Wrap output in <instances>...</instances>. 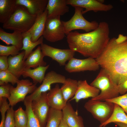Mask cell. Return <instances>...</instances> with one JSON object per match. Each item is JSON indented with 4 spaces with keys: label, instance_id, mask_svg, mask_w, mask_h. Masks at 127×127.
I'll use <instances>...</instances> for the list:
<instances>
[{
    "label": "cell",
    "instance_id": "1",
    "mask_svg": "<svg viewBox=\"0 0 127 127\" xmlns=\"http://www.w3.org/2000/svg\"><path fill=\"white\" fill-rule=\"evenodd\" d=\"M69 49L84 56L96 59L107 45L110 39L108 24L100 22L98 27L90 32L71 31L66 35Z\"/></svg>",
    "mask_w": 127,
    "mask_h": 127
},
{
    "label": "cell",
    "instance_id": "2",
    "mask_svg": "<svg viewBox=\"0 0 127 127\" xmlns=\"http://www.w3.org/2000/svg\"><path fill=\"white\" fill-rule=\"evenodd\" d=\"M100 66L110 74L118 85L127 79V40L121 43L110 39L96 59Z\"/></svg>",
    "mask_w": 127,
    "mask_h": 127
},
{
    "label": "cell",
    "instance_id": "3",
    "mask_svg": "<svg viewBox=\"0 0 127 127\" xmlns=\"http://www.w3.org/2000/svg\"><path fill=\"white\" fill-rule=\"evenodd\" d=\"M37 17L30 13L24 6L17 5L16 9L9 18L3 24V27L22 33L30 29Z\"/></svg>",
    "mask_w": 127,
    "mask_h": 127
},
{
    "label": "cell",
    "instance_id": "4",
    "mask_svg": "<svg viewBox=\"0 0 127 127\" xmlns=\"http://www.w3.org/2000/svg\"><path fill=\"white\" fill-rule=\"evenodd\" d=\"M90 85L100 91L98 96L91 98L92 100L104 101L119 96L118 85L113 81L109 73L102 68Z\"/></svg>",
    "mask_w": 127,
    "mask_h": 127
},
{
    "label": "cell",
    "instance_id": "5",
    "mask_svg": "<svg viewBox=\"0 0 127 127\" xmlns=\"http://www.w3.org/2000/svg\"><path fill=\"white\" fill-rule=\"evenodd\" d=\"M75 13L68 21H62L64 32L66 35L75 30H82L87 32L93 31L98 26L99 24L95 21L89 22L83 17V8L79 7H74Z\"/></svg>",
    "mask_w": 127,
    "mask_h": 127
},
{
    "label": "cell",
    "instance_id": "6",
    "mask_svg": "<svg viewBox=\"0 0 127 127\" xmlns=\"http://www.w3.org/2000/svg\"><path fill=\"white\" fill-rule=\"evenodd\" d=\"M114 104L105 101L91 99L85 104L84 107L95 119L102 123L110 117L114 111Z\"/></svg>",
    "mask_w": 127,
    "mask_h": 127
},
{
    "label": "cell",
    "instance_id": "7",
    "mask_svg": "<svg viewBox=\"0 0 127 127\" xmlns=\"http://www.w3.org/2000/svg\"><path fill=\"white\" fill-rule=\"evenodd\" d=\"M16 87L11 86L10 95L8 99L9 104L13 107L18 103L24 101L28 94L32 93L36 89L37 83H33L28 79L18 80Z\"/></svg>",
    "mask_w": 127,
    "mask_h": 127
},
{
    "label": "cell",
    "instance_id": "8",
    "mask_svg": "<svg viewBox=\"0 0 127 127\" xmlns=\"http://www.w3.org/2000/svg\"><path fill=\"white\" fill-rule=\"evenodd\" d=\"M66 35L60 16L47 17L43 35L44 38L49 42H55L63 40Z\"/></svg>",
    "mask_w": 127,
    "mask_h": 127
},
{
    "label": "cell",
    "instance_id": "9",
    "mask_svg": "<svg viewBox=\"0 0 127 127\" xmlns=\"http://www.w3.org/2000/svg\"><path fill=\"white\" fill-rule=\"evenodd\" d=\"M66 79L64 76L54 71H51L46 75L42 84L33 93L27 96L25 99L32 101L36 99L42 93L49 91L51 89L52 84L55 83L64 84Z\"/></svg>",
    "mask_w": 127,
    "mask_h": 127
},
{
    "label": "cell",
    "instance_id": "10",
    "mask_svg": "<svg viewBox=\"0 0 127 127\" xmlns=\"http://www.w3.org/2000/svg\"><path fill=\"white\" fill-rule=\"evenodd\" d=\"M65 66V70L69 73L95 71L100 66L96 59L91 57L82 59L73 57Z\"/></svg>",
    "mask_w": 127,
    "mask_h": 127
},
{
    "label": "cell",
    "instance_id": "11",
    "mask_svg": "<svg viewBox=\"0 0 127 127\" xmlns=\"http://www.w3.org/2000/svg\"><path fill=\"white\" fill-rule=\"evenodd\" d=\"M42 52L45 56H48L58 62L60 65H65L66 63L73 57L75 52L69 49H61L43 43L41 44Z\"/></svg>",
    "mask_w": 127,
    "mask_h": 127
},
{
    "label": "cell",
    "instance_id": "12",
    "mask_svg": "<svg viewBox=\"0 0 127 127\" xmlns=\"http://www.w3.org/2000/svg\"><path fill=\"white\" fill-rule=\"evenodd\" d=\"M47 92H43L32 102L33 111L42 127H45L50 107L47 99Z\"/></svg>",
    "mask_w": 127,
    "mask_h": 127
},
{
    "label": "cell",
    "instance_id": "13",
    "mask_svg": "<svg viewBox=\"0 0 127 127\" xmlns=\"http://www.w3.org/2000/svg\"><path fill=\"white\" fill-rule=\"evenodd\" d=\"M67 5L73 7H79L85 8L82 12L85 14L88 12L93 11L95 12L99 11L107 12L113 8L110 4H105L99 0H67Z\"/></svg>",
    "mask_w": 127,
    "mask_h": 127
},
{
    "label": "cell",
    "instance_id": "14",
    "mask_svg": "<svg viewBox=\"0 0 127 127\" xmlns=\"http://www.w3.org/2000/svg\"><path fill=\"white\" fill-rule=\"evenodd\" d=\"M100 92L98 89L89 85L86 80H79L78 81L77 91L70 100H75L77 103L82 99L95 98L99 94Z\"/></svg>",
    "mask_w": 127,
    "mask_h": 127
},
{
    "label": "cell",
    "instance_id": "15",
    "mask_svg": "<svg viewBox=\"0 0 127 127\" xmlns=\"http://www.w3.org/2000/svg\"><path fill=\"white\" fill-rule=\"evenodd\" d=\"M62 111L63 118L69 127H84L83 118L78 115L77 111L74 110L69 102Z\"/></svg>",
    "mask_w": 127,
    "mask_h": 127
},
{
    "label": "cell",
    "instance_id": "16",
    "mask_svg": "<svg viewBox=\"0 0 127 127\" xmlns=\"http://www.w3.org/2000/svg\"><path fill=\"white\" fill-rule=\"evenodd\" d=\"M67 0H48L46 9L48 18H54L63 16L69 11Z\"/></svg>",
    "mask_w": 127,
    "mask_h": 127
},
{
    "label": "cell",
    "instance_id": "17",
    "mask_svg": "<svg viewBox=\"0 0 127 127\" xmlns=\"http://www.w3.org/2000/svg\"><path fill=\"white\" fill-rule=\"evenodd\" d=\"M47 98L50 107L58 110L62 111L67 103L58 84L47 93Z\"/></svg>",
    "mask_w": 127,
    "mask_h": 127
},
{
    "label": "cell",
    "instance_id": "18",
    "mask_svg": "<svg viewBox=\"0 0 127 127\" xmlns=\"http://www.w3.org/2000/svg\"><path fill=\"white\" fill-rule=\"evenodd\" d=\"M48 0H16V4L24 6L31 14L37 16L46 9Z\"/></svg>",
    "mask_w": 127,
    "mask_h": 127
},
{
    "label": "cell",
    "instance_id": "19",
    "mask_svg": "<svg viewBox=\"0 0 127 127\" xmlns=\"http://www.w3.org/2000/svg\"><path fill=\"white\" fill-rule=\"evenodd\" d=\"M25 55V51L23 50L16 56H10L8 58V70L18 78L22 75L26 69L25 60H23Z\"/></svg>",
    "mask_w": 127,
    "mask_h": 127
},
{
    "label": "cell",
    "instance_id": "20",
    "mask_svg": "<svg viewBox=\"0 0 127 127\" xmlns=\"http://www.w3.org/2000/svg\"><path fill=\"white\" fill-rule=\"evenodd\" d=\"M47 11L46 9L42 14L38 15L34 24L28 31L31 35V40L33 42L37 41L43 36L47 17Z\"/></svg>",
    "mask_w": 127,
    "mask_h": 127
},
{
    "label": "cell",
    "instance_id": "21",
    "mask_svg": "<svg viewBox=\"0 0 127 127\" xmlns=\"http://www.w3.org/2000/svg\"><path fill=\"white\" fill-rule=\"evenodd\" d=\"M0 39L7 45L11 44L20 50L23 47V37L20 32L14 31L12 33H7L0 27Z\"/></svg>",
    "mask_w": 127,
    "mask_h": 127
},
{
    "label": "cell",
    "instance_id": "22",
    "mask_svg": "<svg viewBox=\"0 0 127 127\" xmlns=\"http://www.w3.org/2000/svg\"><path fill=\"white\" fill-rule=\"evenodd\" d=\"M44 57L40 46H38L25 60L24 64L26 69L31 68H35L40 66H46V63L43 60Z\"/></svg>",
    "mask_w": 127,
    "mask_h": 127
},
{
    "label": "cell",
    "instance_id": "23",
    "mask_svg": "<svg viewBox=\"0 0 127 127\" xmlns=\"http://www.w3.org/2000/svg\"><path fill=\"white\" fill-rule=\"evenodd\" d=\"M16 0H0V22L3 24L16 9Z\"/></svg>",
    "mask_w": 127,
    "mask_h": 127
},
{
    "label": "cell",
    "instance_id": "24",
    "mask_svg": "<svg viewBox=\"0 0 127 127\" xmlns=\"http://www.w3.org/2000/svg\"><path fill=\"white\" fill-rule=\"evenodd\" d=\"M49 66L48 65L45 66H40L33 69H25L22 75L24 78L29 77L31 78L34 83H41L44 78L45 72Z\"/></svg>",
    "mask_w": 127,
    "mask_h": 127
},
{
    "label": "cell",
    "instance_id": "25",
    "mask_svg": "<svg viewBox=\"0 0 127 127\" xmlns=\"http://www.w3.org/2000/svg\"><path fill=\"white\" fill-rule=\"evenodd\" d=\"M22 34L23 37V46L21 50L25 51V55L23 60H25L32 52V50L36 46L43 43L44 37L42 36L37 41L33 42L31 40V35L28 31Z\"/></svg>",
    "mask_w": 127,
    "mask_h": 127
},
{
    "label": "cell",
    "instance_id": "26",
    "mask_svg": "<svg viewBox=\"0 0 127 127\" xmlns=\"http://www.w3.org/2000/svg\"><path fill=\"white\" fill-rule=\"evenodd\" d=\"M60 88L65 102L75 95L78 87V81L70 78L66 79L65 82Z\"/></svg>",
    "mask_w": 127,
    "mask_h": 127
},
{
    "label": "cell",
    "instance_id": "27",
    "mask_svg": "<svg viewBox=\"0 0 127 127\" xmlns=\"http://www.w3.org/2000/svg\"><path fill=\"white\" fill-rule=\"evenodd\" d=\"M113 113L110 118L105 122L100 124L99 127H105L110 123L121 122L127 124V115L124 110L118 105L114 104Z\"/></svg>",
    "mask_w": 127,
    "mask_h": 127
},
{
    "label": "cell",
    "instance_id": "28",
    "mask_svg": "<svg viewBox=\"0 0 127 127\" xmlns=\"http://www.w3.org/2000/svg\"><path fill=\"white\" fill-rule=\"evenodd\" d=\"M63 118L62 110L50 107L45 127H59Z\"/></svg>",
    "mask_w": 127,
    "mask_h": 127
},
{
    "label": "cell",
    "instance_id": "29",
    "mask_svg": "<svg viewBox=\"0 0 127 127\" xmlns=\"http://www.w3.org/2000/svg\"><path fill=\"white\" fill-rule=\"evenodd\" d=\"M32 101L25 99L24 104L26 108L25 111L28 117L26 127H42L40 122L32 110Z\"/></svg>",
    "mask_w": 127,
    "mask_h": 127
},
{
    "label": "cell",
    "instance_id": "30",
    "mask_svg": "<svg viewBox=\"0 0 127 127\" xmlns=\"http://www.w3.org/2000/svg\"><path fill=\"white\" fill-rule=\"evenodd\" d=\"M15 127H26L28 121V117L25 111L20 106L14 113Z\"/></svg>",
    "mask_w": 127,
    "mask_h": 127
},
{
    "label": "cell",
    "instance_id": "31",
    "mask_svg": "<svg viewBox=\"0 0 127 127\" xmlns=\"http://www.w3.org/2000/svg\"><path fill=\"white\" fill-rule=\"evenodd\" d=\"M18 80L19 78L8 70L0 71V85L8 83L13 85L17 83Z\"/></svg>",
    "mask_w": 127,
    "mask_h": 127
},
{
    "label": "cell",
    "instance_id": "32",
    "mask_svg": "<svg viewBox=\"0 0 127 127\" xmlns=\"http://www.w3.org/2000/svg\"><path fill=\"white\" fill-rule=\"evenodd\" d=\"M105 101L119 105L127 115V93L112 99H107Z\"/></svg>",
    "mask_w": 127,
    "mask_h": 127
},
{
    "label": "cell",
    "instance_id": "33",
    "mask_svg": "<svg viewBox=\"0 0 127 127\" xmlns=\"http://www.w3.org/2000/svg\"><path fill=\"white\" fill-rule=\"evenodd\" d=\"M20 50L13 45L7 46L0 45V56H16L20 53Z\"/></svg>",
    "mask_w": 127,
    "mask_h": 127
},
{
    "label": "cell",
    "instance_id": "34",
    "mask_svg": "<svg viewBox=\"0 0 127 127\" xmlns=\"http://www.w3.org/2000/svg\"><path fill=\"white\" fill-rule=\"evenodd\" d=\"M7 113L4 123V127H15L14 118L15 111L11 107L7 111Z\"/></svg>",
    "mask_w": 127,
    "mask_h": 127
},
{
    "label": "cell",
    "instance_id": "35",
    "mask_svg": "<svg viewBox=\"0 0 127 127\" xmlns=\"http://www.w3.org/2000/svg\"><path fill=\"white\" fill-rule=\"evenodd\" d=\"M12 85L8 83H4L0 86V101L3 98L8 99L10 95V90Z\"/></svg>",
    "mask_w": 127,
    "mask_h": 127
},
{
    "label": "cell",
    "instance_id": "36",
    "mask_svg": "<svg viewBox=\"0 0 127 127\" xmlns=\"http://www.w3.org/2000/svg\"><path fill=\"white\" fill-rule=\"evenodd\" d=\"M8 56H0V71L8 70Z\"/></svg>",
    "mask_w": 127,
    "mask_h": 127
},
{
    "label": "cell",
    "instance_id": "37",
    "mask_svg": "<svg viewBox=\"0 0 127 127\" xmlns=\"http://www.w3.org/2000/svg\"><path fill=\"white\" fill-rule=\"evenodd\" d=\"M119 94L123 95L127 92V79L118 85Z\"/></svg>",
    "mask_w": 127,
    "mask_h": 127
},
{
    "label": "cell",
    "instance_id": "38",
    "mask_svg": "<svg viewBox=\"0 0 127 127\" xmlns=\"http://www.w3.org/2000/svg\"><path fill=\"white\" fill-rule=\"evenodd\" d=\"M59 127H69L65 121L63 119V118Z\"/></svg>",
    "mask_w": 127,
    "mask_h": 127
},
{
    "label": "cell",
    "instance_id": "39",
    "mask_svg": "<svg viewBox=\"0 0 127 127\" xmlns=\"http://www.w3.org/2000/svg\"><path fill=\"white\" fill-rule=\"evenodd\" d=\"M119 127H127V124L121 122H117L114 123Z\"/></svg>",
    "mask_w": 127,
    "mask_h": 127
}]
</instances>
